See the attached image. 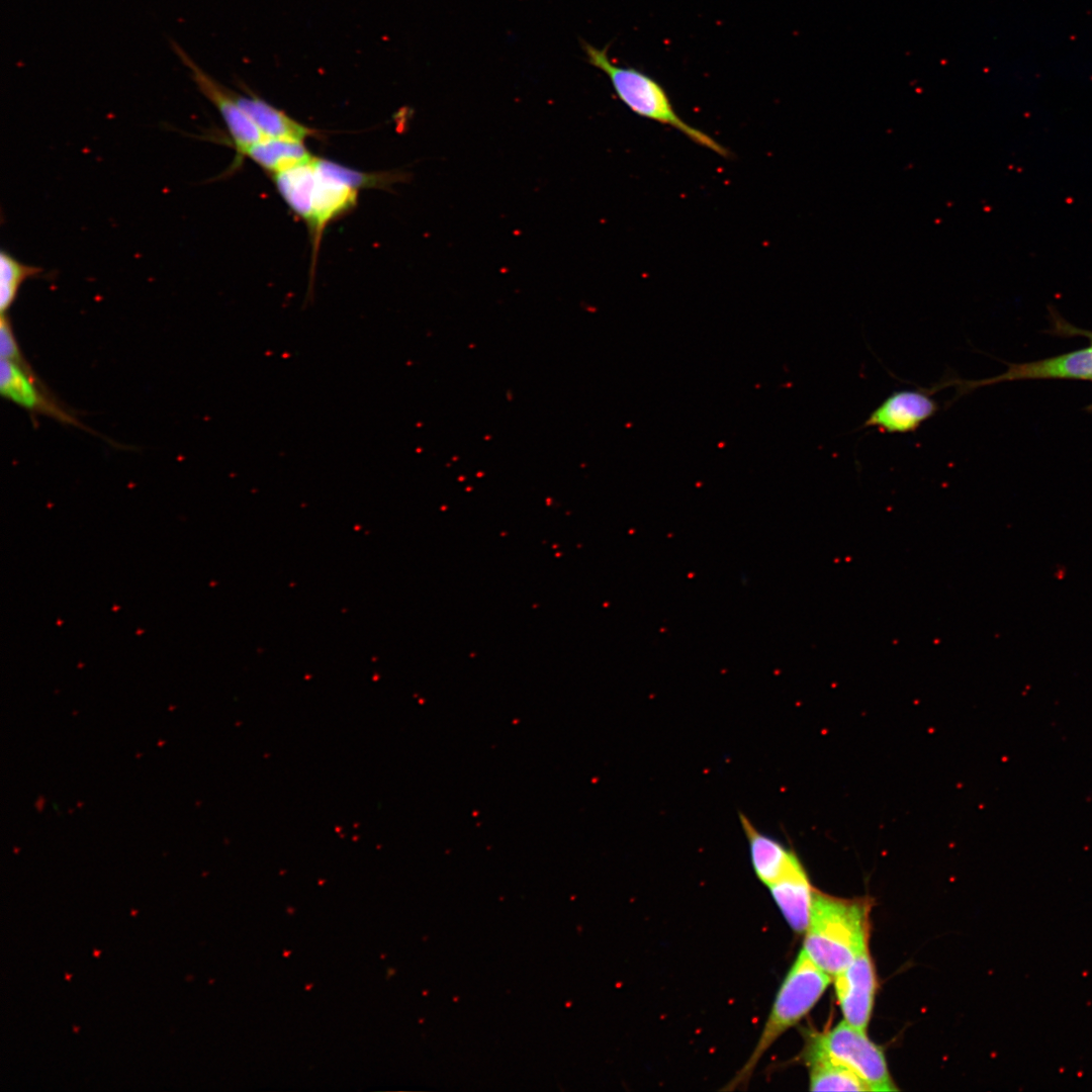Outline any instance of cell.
<instances>
[{"label": "cell", "mask_w": 1092, "mask_h": 1092, "mask_svg": "<svg viewBox=\"0 0 1092 1092\" xmlns=\"http://www.w3.org/2000/svg\"><path fill=\"white\" fill-rule=\"evenodd\" d=\"M870 904L815 890L803 950L834 978L868 948Z\"/></svg>", "instance_id": "obj_1"}, {"label": "cell", "mask_w": 1092, "mask_h": 1092, "mask_svg": "<svg viewBox=\"0 0 1092 1092\" xmlns=\"http://www.w3.org/2000/svg\"><path fill=\"white\" fill-rule=\"evenodd\" d=\"M582 49L587 62L608 76L616 96L633 113L670 126L721 157L730 156L729 151L711 135L678 115L666 90L654 78L636 68L618 66L610 59L608 48L599 49L582 41Z\"/></svg>", "instance_id": "obj_2"}, {"label": "cell", "mask_w": 1092, "mask_h": 1092, "mask_svg": "<svg viewBox=\"0 0 1092 1092\" xmlns=\"http://www.w3.org/2000/svg\"><path fill=\"white\" fill-rule=\"evenodd\" d=\"M831 977L816 966L802 949L783 981L750 1057L727 1089L750 1080L757 1064L777 1039L805 1017L819 1001Z\"/></svg>", "instance_id": "obj_3"}, {"label": "cell", "mask_w": 1092, "mask_h": 1092, "mask_svg": "<svg viewBox=\"0 0 1092 1092\" xmlns=\"http://www.w3.org/2000/svg\"><path fill=\"white\" fill-rule=\"evenodd\" d=\"M804 1053L846 1067L867 1084L870 1091L897 1090L881 1046L868 1037L866 1030L845 1020L824 1032L810 1034Z\"/></svg>", "instance_id": "obj_4"}, {"label": "cell", "mask_w": 1092, "mask_h": 1092, "mask_svg": "<svg viewBox=\"0 0 1092 1092\" xmlns=\"http://www.w3.org/2000/svg\"><path fill=\"white\" fill-rule=\"evenodd\" d=\"M1017 380H1084L1092 381V345L1069 353L1024 363H1009L1008 369L997 376L968 381L946 379L958 384V395L981 386Z\"/></svg>", "instance_id": "obj_5"}, {"label": "cell", "mask_w": 1092, "mask_h": 1092, "mask_svg": "<svg viewBox=\"0 0 1092 1092\" xmlns=\"http://www.w3.org/2000/svg\"><path fill=\"white\" fill-rule=\"evenodd\" d=\"M171 43L177 57L188 68L198 90L219 112L237 154L242 156L249 147L261 141L263 134L239 106L232 90L202 70L178 43Z\"/></svg>", "instance_id": "obj_6"}, {"label": "cell", "mask_w": 1092, "mask_h": 1092, "mask_svg": "<svg viewBox=\"0 0 1092 1092\" xmlns=\"http://www.w3.org/2000/svg\"><path fill=\"white\" fill-rule=\"evenodd\" d=\"M934 391V387L895 390L869 415L862 427L889 434L913 433L937 414Z\"/></svg>", "instance_id": "obj_7"}, {"label": "cell", "mask_w": 1092, "mask_h": 1092, "mask_svg": "<svg viewBox=\"0 0 1092 1092\" xmlns=\"http://www.w3.org/2000/svg\"><path fill=\"white\" fill-rule=\"evenodd\" d=\"M834 986L844 1020L867 1030L877 989L876 972L868 948L834 977Z\"/></svg>", "instance_id": "obj_8"}, {"label": "cell", "mask_w": 1092, "mask_h": 1092, "mask_svg": "<svg viewBox=\"0 0 1092 1092\" xmlns=\"http://www.w3.org/2000/svg\"><path fill=\"white\" fill-rule=\"evenodd\" d=\"M0 392L4 398L32 414L47 416L67 425L82 427L79 421L65 411L41 386L31 367H22L1 358Z\"/></svg>", "instance_id": "obj_9"}, {"label": "cell", "mask_w": 1092, "mask_h": 1092, "mask_svg": "<svg viewBox=\"0 0 1092 1092\" xmlns=\"http://www.w3.org/2000/svg\"><path fill=\"white\" fill-rule=\"evenodd\" d=\"M768 889L791 928L797 933H805L815 890L798 856Z\"/></svg>", "instance_id": "obj_10"}, {"label": "cell", "mask_w": 1092, "mask_h": 1092, "mask_svg": "<svg viewBox=\"0 0 1092 1092\" xmlns=\"http://www.w3.org/2000/svg\"><path fill=\"white\" fill-rule=\"evenodd\" d=\"M315 171L316 182L313 193L312 219L308 226L312 239V266H314V258H316L326 228L333 219L338 218L356 205L359 192L321 173L316 168Z\"/></svg>", "instance_id": "obj_11"}, {"label": "cell", "mask_w": 1092, "mask_h": 1092, "mask_svg": "<svg viewBox=\"0 0 1092 1092\" xmlns=\"http://www.w3.org/2000/svg\"><path fill=\"white\" fill-rule=\"evenodd\" d=\"M233 95L264 138L304 142L316 135L314 128L300 123L283 110L249 91L246 94L233 91Z\"/></svg>", "instance_id": "obj_12"}, {"label": "cell", "mask_w": 1092, "mask_h": 1092, "mask_svg": "<svg viewBox=\"0 0 1092 1092\" xmlns=\"http://www.w3.org/2000/svg\"><path fill=\"white\" fill-rule=\"evenodd\" d=\"M739 820L748 842L753 871L757 879L768 887L783 875L797 855L777 839L760 832L745 815L739 813Z\"/></svg>", "instance_id": "obj_13"}, {"label": "cell", "mask_w": 1092, "mask_h": 1092, "mask_svg": "<svg viewBox=\"0 0 1092 1092\" xmlns=\"http://www.w3.org/2000/svg\"><path fill=\"white\" fill-rule=\"evenodd\" d=\"M313 160L271 175L275 187L290 209L309 226L312 219L316 171Z\"/></svg>", "instance_id": "obj_14"}, {"label": "cell", "mask_w": 1092, "mask_h": 1092, "mask_svg": "<svg viewBox=\"0 0 1092 1092\" xmlns=\"http://www.w3.org/2000/svg\"><path fill=\"white\" fill-rule=\"evenodd\" d=\"M270 175L285 171L313 159L304 142L263 138L242 155Z\"/></svg>", "instance_id": "obj_15"}, {"label": "cell", "mask_w": 1092, "mask_h": 1092, "mask_svg": "<svg viewBox=\"0 0 1092 1092\" xmlns=\"http://www.w3.org/2000/svg\"><path fill=\"white\" fill-rule=\"evenodd\" d=\"M811 1091H870L867 1084L846 1067L823 1057L805 1054Z\"/></svg>", "instance_id": "obj_16"}, {"label": "cell", "mask_w": 1092, "mask_h": 1092, "mask_svg": "<svg viewBox=\"0 0 1092 1092\" xmlns=\"http://www.w3.org/2000/svg\"><path fill=\"white\" fill-rule=\"evenodd\" d=\"M314 166L323 174L336 179L343 184L360 190L363 188H383L387 187L399 180H402L403 175L397 173H369L355 170L346 167L342 164H338L334 161L314 157Z\"/></svg>", "instance_id": "obj_17"}, {"label": "cell", "mask_w": 1092, "mask_h": 1092, "mask_svg": "<svg viewBox=\"0 0 1092 1092\" xmlns=\"http://www.w3.org/2000/svg\"><path fill=\"white\" fill-rule=\"evenodd\" d=\"M42 269L24 264L6 250L0 255V307L1 313L9 310L19 288L25 280L41 276Z\"/></svg>", "instance_id": "obj_18"}, {"label": "cell", "mask_w": 1092, "mask_h": 1092, "mask_svg": "<svg viewBox=\"0 0 1092 1092\" xmlns=\"http://www.w3.org/2000/svg\"><path fill=\"white\" fill-rule=\"evenodd\" d=\"M0 355L1 358L10 360L20 366H29L20 351L10 318L6 313H1L0 320Z\"/></svg>", "instance_id": "obj_19"}, {"label": "cell", "mask_w": 1092, "mask_h": 1092, "mask_svg": "<svg viewBox=\"0 0 1092 1092\" xmlns=\"http://www.w3.org/2000/svg\"><path fill=\"white\" fill-rule=\"evenodd\" d=\"M1052 318L1053 328L1051 332L1053 334L1062 337H1084L1092 345V331L1077 328L1058 315H1053Z\"/></svg>", "instance_id": "obj_20"}, {"label": "cell", "mask_w": 1092, "mask_h": 1092, "mask_svg": "<svg viewBox=\"0 0 1092 1092\" xmlns=\"http://www.w3.org/2000/svg\"><path fill=\"white\" fill-rule=\"evenodd\" d=\"M1085 411L1092 414V403L1085 407Z\"/></svg>", "instance_id": "obj_21"}]
</instances>
